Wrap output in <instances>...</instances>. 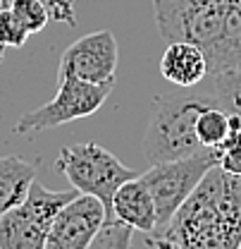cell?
Here are the masks:
<instances>
[{
    "instance_id": "obj_11",
    "label": "cell",
    "mask_w": 241,
    "mask_h": 249,
    "mask_svg": "<svg viewBox=\"0 0 241 249\" xmlns=\"http://www.w3.org/2000/svg\"><path fill=\"white\" fill-rule=\"evenodd\" d=\"M160 72L175 87L191 89L208 77V60L198 46L189 41H170L160 58Z\"/></svg>"
},
{
    "instance_id": "obj_1",
    "label": "cell",
    "mask_w": 241,
    "mask_h": 249,
    "mask_svg": "<svg viewBox=\"0 0 241 249\" xmlns=\"http://www.w3.org/2000/svg\"><path fill=\"white\" fill-rule=\"evenodd\" d=\"M153 249H239L241 175L210 168L165 230L146 235Z\"/></svg>"
},
{
    "instance_id": "obj_7",
    "label": "cell",
    "mask_w": 241,
    "mask_h": 249,
    "mask_svg": "<svg viewBox=\"0 0 241 249\" xmlns=\"http://www.w3.org/2000/svg\"><path fill=\"white\" fill-rule=\"evenodd\" d=\"M115 84H91L77 77H58V93L46 106L22 115L12 127L17 137H33L38 132L89 118L103 108Z\"/></svg>"
},
{
    "instance_id": "obj_10",
    "label": "cell",
    "mask_w": 241,
    "mask_h": 249,
    "mask_svg": "<svg viewBox=\"0 0 241 249\" xmlns=\"http://www.w3.org/2000/svg\"><path fill=\"white\" fill-rule=\"evenodd\" d=\"M112 218L127 223L129 228H134L144 235L155 230V223H158L155 201H153L151 189L141 180V175H136L117 187V192L112 196Z\"/></svg>"
},
{
    "instance_id": "obj_4",
    "label": "cell",
    "mask_w": 241,
    "mask_h": 249,
    "mask_svg": "<svg viewBox=\"0 0 241 249\" xmlns=\"http://www.w3.org/2000/svg\"><path fill=\"white\" fill-rule=\"evenodd\" d=\"M55 168L77 192L98 196L108 211V220L112 218V196L117 187L139 175L134 168H127L120 158L93 142L64 146L58 154Z\"/></svg>"
},
{
    "instance_id": "obj_6",
    "label": "cell",
    "mask_w": 241,
    "mask_h": 249,
    "mask_svg": "<svg viewBox=\"0 0 241 249\" xmlns=\"http://www.w3.org/2000/svg\"><path fill=\"white\" fill-rule=\"evenodd\" d=\"M217 160H220L217 151L203 149L198 154L186 156V158L153 163L146 173H141V180L151 189L155 211H158V223H155L153 232H160L167 228V223L177 213V209L198 187V182L206 178V173L217 165Z\"/></svg>"
},
{
    "instance_id": "obj_17",
    "label": "cell",
    "mask_w": 241,
    "mask_h": 249,
    "mask_svg": "<svg viewBox=\"0 0 241 249\" xmlns=\"http://www.w3.org/2000/svg\"><path fill=\"white\" fill-rule=\"evenodd\" d=\"M29 36V29L17 19V15L7 5H0V53L2 48H22Z\"/></svg>"
},
{
    "instance_id": "obj_8",
    "label": "cell",
    "mask_w": 241,
    "mask_h": 249,
    "mask_svg": "<svg viewBox=\"0 0 241 249\" xmlns=\"http://www.w3.org/2000/svg\"><path fill=\"white\" fill-rule=\"evenodd\" d=\"M120 48L115 34L108 29L93 31L64 48L58 77H77L91 84H115Z\"/></svg>"
},
{
    "instance_id": "obj_2",
    "label": "cell",
    "mask_w": 241,
    "mask_h": 249,
    "mask_svg": "<svg viewBox=\"0 0 241 249\" xmlns=\"http://www.w3.org/2000/svg\"><path fill=\"white\" fill-rule=\"evenodd\" d=\"M162 38L189 41L206 53L208 74L239 70L241 10L222 0H153Z\"/></svg>"
},
{
    "instance_id": "obj_20",
    "label": "cell",
    "mask_w": 241,
    "mask_h": 249,
    "mask_svg": "<svg viewBox=\"0 0 241 249\" xmlns=\"http://www.w3.org/2000/svg\"><path fill=\"white\" fill-rule=\"evenodd\" d=\"M239 249H241V245H239Z\"/></svg>"
},
{
    "instance_id": "obj_9",
    "label": "cell",
    "mask_w": 241,
    "mask_h": 249,
    "mask_svg": "<svg viewBox=\"0 0 241 249\" xmlns=\"http://www.w3.org/2000/svg\"><path fill=\"white\" fill-rule=\"evenodd\" d=\"M108 220L103 201L93 194H77L55 216L46 249H89Z\"/></svg>"
},
{
    "instance_id": "obj_18",
    "label": "cell",
    "mask_w": 241,
    "mask_h": 249,
    "mask_svg": "<svg viewBox=\"0 0 241 249\" xmlns=\"http://www.w3.org/2000/svg\"><path fill=\"white\" fill-rule=\"evenodd\" d=\"M5 2H7V0H0V5H5Z\"/></svg>"
},
{
    "instance_id": "obj_13",
    "label": "cell",
    "mask_w": 241,
    "mask_h": 249,
    "mask_svg": "<svg viewBox=\"0 0 241 249\" xmlns=\"http://www.w3.org/2000/svg\"><path fill=\"white\" fill-rule=\"evenodd\" d=\"M229 132H232V113L225 110L220 103L208 106L196 120V137L203 144V149L217 151L227 142Z\"/></svg>"
},
{
    "instance_id": "obj_3",
    "label": "cell",
    "mask_w": 241,
    "mask_h": 249,
    "mask_svg": "<svg viewBox=\"0 0 241 249\" xmlns=\"http://www.w3.org/2000/svg\"><path fill=\"white\" fill-rule=\"evenodd\" d=\"M212 103H217V98L206 93L158 98L144 134V154L151 160V165L203 151V144L196 137V120Z\"/></svg>"
},
{
    "instance_id": "obj_5",
    "label": "cell",
    "mask_w": 241,
    "mask_h": 249,
    "mask_svg": "<svg viewBox=\"0 0 241 249\" xmlns=\"http://www.w3.org/2000/svg\"><path fill=\"white\" fill-rule=\"evenodd\" d=\"M77 194V189L53 192L33 180L24 201L0 216V249H46L55 216Z\"/></svg>"
},
{
    "instance_id": "obj_15",
    "label": "cell",
    "mask_w": 241,
    "mask_h": 249,
    "mask_svg": "<svg viewBox=\"0 0 241 249\" xmlns=\"http://www.w3.org/2000/svg\"><path fill=\"white\" fill-rule=\"evenodd\" d=\"M212 96L217 98V103H220L225 110H229V113H239L241 115V72L239 70L215 74V82H212Z\"/></svg>"
},
{
    "instance_id": "obj_12",
    "label": "cell",
    "mask_w": 241,
    "mask_h": 249,
    "mask_svg": "<svg viewBox=\"0 0 241 249\" xmlns=\"http://www.w3.org/2000/svg\"><path fill=\"white\" fill-rule=\"evenodd\" d=\"M33 180V163L24 160L22 156H0V216L24 201Z\"/></svg>"
},
{
    "instance_id": "obj_19",
    "label": "cell",
    "mask_w": 241,
    "mask_h": 249,
    "mask_svg": "<svg viewBox=\"0 0 241 249\" xmlns=\"http://www.w3.org/2000/svg\"><path fill=\"white\" fill-rule=\"evenodd\" d=\"M239 72H241V62H239Z\"/></svg>"
},
{
    "instance_id": "obj_16",
    "label": "cell",
    "mask_w": 241,
    "mask_h": 249,
    "mask_svg": "<svg viewBox=\"0 0 241 249\" xmlns=\"http://www.w3.org/2000/svg\"><path fill=\"white\" fill-rule=\"evenodd\" d=\"M131 235H134V228H129L117 218H110L105 220V225L100 228V232L96 235L89 249H129Z\"/></svg>"
},
{
    "instance_id": "obj_14",
    "label": "cell",
    "mask_w": 241,
    "mask_h": 249,
    "mask_svg": "<svg viewBox=\"0 0 241 249\" xmlns=\"http://www.w3.org/2000/svg\"><path fill=\"white\" fill-rule=\"evenodd\" d=\"M5 5L17 15V19L29 29V34L43 31L50 22V10L46 0H7Z\"/></svg>"
}]
</instances>
